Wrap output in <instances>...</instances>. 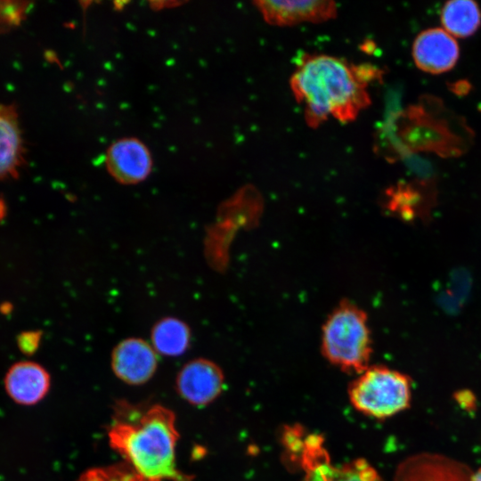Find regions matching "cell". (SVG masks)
<instances>
[{"instance_id":"6da1fadb","label":"cell","mask_w":481,"mask_h":481,"mask_svg":"<svg viewBox=\"0 0 481 481\" xmlns=\"http://www.w3.org/2000/svg\"><path fill=\"white\" fill-rule=\"evenodd\" d=\"M108 442L138 481H193L176 462L179 432L175 412L159 404L146 407L119 400L107 428Z\"/></svg>"},{"instance_id":"7a4b0ae2","label":"cell","mask_w":481,"mask_h":481,"mask_svg":"<svg viewBox=\"0 0 481 481\" xmlns=\"http://www.w3.org/2000/svg\"><path fill=\"white\" fill-rule=\"evenodd\" d=\"M378 73L371 65L310 54L297 65L289 86L309 126L317 127L330 118L347 123L370 105L368 87Z\"/></svg>"},{"instance_id":"3957f363","label":"cell","mask_w":481,"mask_h":481,"mask_svg":"<svg viewBox=\"0 0 481 481\" xmlns=\"http://www.w3.org/2000/svg\"><path fill=\"white\" fill-rule=\"evenodd\" d=\"M281 441L289 463L303 472L302 481H384L364 459L333 462L323 437L306 433L300 427L286 428Z\"/></svg>"},{"instance_id":"277c9868","label":"cell","mask_w":481,"mask_h":481,"mask_svg":"<svg viewBox=\"0 0 481 481\" xmlns=\"http://www.w3.org/2000/svg\"><path fill=\"white\" fill-rule=\"evenodd\" d=\"M322 348L324 356L340 369L358 374L364 371L371 355L365 314L349 305L336 309L324 324Z\"/></svg>"},{"instance_id":"5b68a950","label":"cell","mask_w":481,"mask_h":481,"mask_svg":"<svg viewBox=\"0 0 481 481\" xmlns=\"http://www.w3.org/2000/svg\"><path fill=\"white\" fill-rule=\"evenodd\" d=\"M348 396L358 412L377 419L387 418L408 407L410 380L387 367H367L351 383Z\"/></svg>"},{"instance_id":"8992f818","label":"cell","mask_w":481,"mask_h":481,"mask_svg":"<svg viewBox=\"0 0 481 481\" xmlns=\"http://www.w3.org/2000/svg\"><path fill=\"white\" fill-rule=\"evenodd\" d=\"M222 369L207 358L187 362L175 378V390L182 399L194 406H205L216 400L224 389Z\"/></svg>"},{"instance_id":"52a82bcc","label":"cell","mask_w":481,"mask_h":481,"mask_svg":"<svg viewBox=\"0 0 481 481\" xmlns=\"http://www.w3.org/2000/svg\"><path fill=\"white\" fill-rule=\"evenodd\" d=\"M110 366L118 379L131 386H140L148 382L156 372L158 354L145 339L126 338L113 347Z\"/></svg>"},{"instance_id":"ba28073f","label":"cell","mask_w":481,"mask_h":481,"mask_svg":"<svg viewBox=\"0 0 481 481\" xmlns=\"http://www.w3.org/2000/svg\"><path fill=\"white\" fill-rule=\"evenodd\" d=\"M255 7L270 25L294 26L320 23L336 17L338 7L333 1H255Z\"/></svg>"},{"instance_id":"9c48e42d","label":"cell","mask_w":481,"mask_h":481,"mask_svg":"<svg viewBox=\"0 0 481 481\" xmlns=\"http://www.w3.org/2000/svg\"><path fill=\"white\" fill-rule=\"evenodd\" d=\"M412 57L421 70L439 74L455 65L459 58V46L455 38L444 29H428L415 38Z\"/></svg>"},{"instance_id":"30bf717a","label":"cell","mask_w":481,"mask_h":481,"mask_svg":"<svg viewBox=\"0 0 481 481\" xmlns=\"http://www.w3.org/2000/svg\"><path fill=\"white\" fill-rule=\"evenodd\" d=\"M7 395L17 404L32 406L40 403L51 387V376L41 364L20 361L12 364L4 375Z\"/></svg>"},{"instance_id":"8fae6325","label":"cell","mask_w":481,"mask_h":481,"mask_svg":"<svg viewBox=\"0 0 481 481\" xmlns=\"http://www.w3.org/2000/svg\"><path fill=\"white\" fill-rule=\"evenodd\" d=\"M106 165L110 174L125 184L144 180L151 170V158L146 146L133 138L113 143L107 152Z\"/></svg>"},{"instance_id":"7c38bea8","label":"cell","mask_w":481,"mask_h":481,"mask_svg":"<svg viewBox=\"0 0 481 481\" xmlns=\"http://www.w3.org/2000/svg\"><path fill=\"white\" fill-rule=\"evenodd\" d=\"M23 161L18 115L11 105L0 103V179L15 176Z\"/></svg>"},{"instance_id":"4fadbf2b","label":"cell","mask_w":481,"mask_h":481,"mask_svg":"<svg viewBox=\"0 0 481 481\" xmlns=\"http://www.w3.org/2000/svg\"><path fill=\"white\" fill-rule=\"evenodd\" d=\"M192 332L183 320L167 316L154 323L151 330V344L164 356L175 357L186 352L190 346Z\"/></svg>"},{"instance_id":"5bb4252c","label":"cell","mask_w":481,"mask_h":481,"mask_svg":"<svg viewBox=\"0 0 481 481\" xmlns=\"http://www.w3.org/2000/svg\"><path fill=\"white\" fill-rule=\"evenodd\" d=\"M441 20L444 30L452 37L473 35L481 23L478 5L470 0H452L442 9Z\"/></svg>"},{"instance_id":"9a60e30c","label":"cell","mask_w":481,"mask_h":481,"mask_svg":"<svg viewBox=\"0 0 481 481\" xmlns=\"http://www.w3.org/2000/svg\"><path fill=\"white\" fill-rule=\"evenodd\" d=\"M76 481H138L134 472L124 463L91 468Z\"/></svg>"},{"instance_id":"2e32d148","label":"cell","mask_w":481,"mask_h":481,"mask_svg":"<svg viewBox=\"0 0 481 481\" xmlns=\"http://www.w3.org/2000/svg\"><path fill=\"white\" fill-rule=\"evenodd\" d=\"M470 481H481V469L471 477Z\"/></svg>"}]
</instances>
